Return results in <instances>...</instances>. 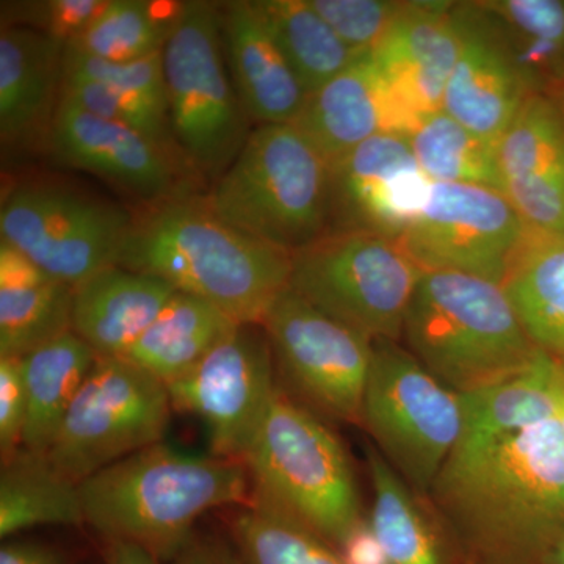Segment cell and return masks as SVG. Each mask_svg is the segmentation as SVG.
<instances>
[{"label":"cell","instance_id":"6da1fadb","mask_svg":"<svg viewBox=\"0 0 564 564\" xmlns=\"http://www.w3.org/2000/svg\"><path fill=\"white\" fill-rule=\"evenodd\" d=\"M434 507L478 555L518 564L564 536L560 419L499 440L459 444L430 489Z\"/></svg>","mask_w":564,"mask_h":564},{"label":"cell","instance_id":"7a4b0ae2","mask_svg":"<svg viewBox=\"0 0 564 564\" xmlns=\"http://www.w3.org/2000/svg\"><path fill=\"white\" fill-rule=\"evenodd\" d=\"M80 496L85 525L102 541L135 544L172 563L204 514L250 503L252 488L242 462L162 441L82 481Z\"/></svg>","mask_w":564,"mask_h":564},{"label":"cell","instance_id":"3957f363","mask_svg":"<svg viewBox=\"0 0 564 564\" xmlns=\"http://www.w3.org/2000/svg\"><path fill=\"white\" fill-rule=\"evenodd\" d=\"M118 265L206 300L240 325H262L289 288L292 254L218 218L204 199H169L133 220Z\"/></svg>","mask_w":564,"mask_h":564},{"label":"cell","instance_id":"277c9868","mask_svg":"<svg viewBox=\"0 0 564 564\" xmlns=\"http://www.w3.org/2000/svg\"><path fill=\"white\" fill-rule=\"evenodd\" d=\"M402 339L423 367L458 393L499 383L538 355L502 284L447 270L422 273Z\"/></svg>","mask_w":564,"mask_h":564},{"label":"cell","instance_id":"5b68a950","mask_svg":"<svg viewBox=\"0 0 564 564\" xmlns=\"http://www.w3.org/2000/svg\"><path fill=\"white\" fill-rule=\"evenodd\" d=\"M204 202L239 231L295 254L328 236L329 162L295 126H259Z\"/></svg>","mask_w":564,"mask_h":564},{"label":"cell","instance_id":"8992f818","mask_svg":"<svg viewBox=\"0 0 564 564\" xmlns=\"http://www.w3.org/2000/svg\"><path fill=\"white\" fill-rule=\"evenodd\" d=\"M252 497L336 549L362 521L350 459L317 415L278 389L243 458Z\"/></svg>","mask_w":564,"mask_h":564},{"label":"cell","instance_id":"52a82bcc","mask_svg":"<svg viewBox=\"0 0 564 564\" xmlns=\"http://www.w3.org/2000/svg\"><path fill=\"white\" fill-rule=\"evenodd\" d=\"M163 76L170 129L182 154L218 180L251 133L223 54L218 3L182 2L163 46Z\"/></svg>","mask_w":564,"mask_h":564},{"label":"cell","instance_id":"ba28073f","mask_svg":"<svg viewBox=\"0 0 564 564\" xmlns=\"http://www.w3.org/2000/svg\"><path fill=\"white\" fill-rule=\"evenodd\" d=\"M361 422L403 480L429 494L462 440L463 397L395 340H373Z\"/></svg>","mask_w":564,"mask_h":564},{"label":"cell","instance_id":"9c48e42d","mask_svg":"<svg viewBox=\"0 0 564 564\" xmlns=\"http://www.w3.org/2000/svg\"><path fill=\"white\" fill-rule=\"evenodd\" d=\"M422 273L399 242L337 232L292 254L289 288L370 339L399 343Z\"/></svg>","mask_w":564,"mask_h":564},{"label":"cell","instance_id":"30bf717a","mask_svg":"<svg viewBox=\"0 0 564 564\" xmlns=\"http://www.w3.org/2000/svg\"><path fill=\"white\" fill-rule=\"evenodd\" d=\"M173 406L169 389L135 364L98 358L47 448L76 484L162 443Z\"/></svg>","mask_w":564,"mask_h":564},{"label":"cell","instance_id":"8fae6325","mask_svg":"<svg viewBox=\"0 0 564 564\" xmlns=\"http://www.w3.org/2000/svg\"><path fill=\"white\" fill-rule=\"evenodd\" d=\"M132 221L113 204L47 184L17 188L0 210L3 242L74 289L118 265Z\"/></svg>","mask_w":564,"mask_h":564},{"label":"cell","instance_id":"7c38bea8","mask_svg":"<svg viewBox=\"0 0 564 564\" xmlns=\"http://www.w3.org/2000/svg\"><path fill=\"white\" fill-rule=\"evenodd\" d=\"M532 232L503 192L433 182L400 245L423 270H447L503 284Z\"/></svg>","mask_w":564,"mask_h":564},{"label":"cell","instance_id":"4fadbf2b","mask_svg":"<svg viewBox=\"0 0 564 564\" xmlns=\"http://www.w3.org/2000/svg\"><path fill=\"white\" fill-rule=\"evenodd\" d=\"M282 372L304 399L329 417L361 422L373 340L322 313L291 288L262 322Z\"/></svg>","mask_w":564,"mask_h":564},{"label":"cell","instance_id":"5bb4252c","mask_svg":"<svg viewBox=\"0 0 564 564\" xmlns=\"http://www.w3.org/2000/svg\"><path fill=\"white\" fill-rule=\"evenodd\" d=\"M273 350L258 325H239L191 372L166 384L173 410L198 419L210 454L242 462L272 404Z\"/></svg>","mask_w":564,"mask_h":564},{"label":"cell","instance_id":"9a60e30c","mask_svg":"<svg viewBox=\"0 0 564 564\" xmlns=\"http://www.w3.org/2000/svg\"><path fill=\"white\" fill-rule=\"evenodd\" d=\"M432 184L406 133H378L329 163L328 234H373L400 243Z\"/></svg>","mask_w":564,"mask_h":564},{"label":"cell","instance_id":"2e32d148","mask_svg":"<svg viewBox=\"0 0 564 564\" xmlns=\"http://www.w3.org/2000/svg\"><path fill=\"white\" fill-rule=\"evenodd\" d=\"M459 52L443 110L477 135L500 140L532 96L499 22L480 2H456Z\"/></svg>","mask_w":564,"mask_h":564},{"label":"cell","instance_id":"e0dca14e","mask_svg":"<svg viewBox=\"0 0 564 564\" xmlns=\"http://www.w3.org/2000/svg\"><path fill=\"white\" fill-rule=\"evenodd\" d=\"M55 158L150 202H169L176 169L165 141L62 98L50 137Z\"/></svg>","mask_w":564,"mask_h":564},{"label":"cell","instance_id":"ac0fdd59","mask_svg":"<svg viewBox=\"0 0 564 564\" xmlns=\"http://www.w3.org/2000/svg\"><path fill=\"white\" fill-rule=\"evenodd\" d=\"M502 192L530 232L564 236V113L532 95L497 141Z\"/></svg>","mask_w":564,"mask_h":564},{"label":"cell","instance_id":"d6986e66","mask_svg":"<svg viewBox=\"0 0 564 564\" xmlns=\"http://www.w3.org/2000/svg\"><path fill=\"white\" fill-rule=\"evenodd\" d=\"M419 120L375 55L364 54L307 96L293 126L332 163L378 133L408 135Z\"/></svg>","mask_w":564,"mask_h":564},{"label":"cell","instance_id":"ffe728a7","mask_svg":"<svg viewBox=\"0 0 564 564\" xmlns=\"http://www.w3.org/2000/svg\"><path fill=\"white\" fill-rule=\"evenodd\" d=\"M226 66L250 120L293 124L307 93L254 0L218 3Z\"/></svg>","mask_w":564,"mask_h":564},{"label":"cell","instance_id":"44dd1931","mask_svg":"<svg viewBox=\"0 0 564 564\" xmlns=\"http://www.w3.org/2000/svg\"><path fill=\"white\" fill-rule=\"evenodd\" d=\"M459 44L456 2L411 0L372 54L408 106L423 117L443 110Z\"/></svg>","mask_w":564,"mask_h":564},{"label":"cell","instance_id":"7402d4cb","mask_svg":"<svg viewBox=\"0 0 564 564\" xmlns=\"http://www.w3.org/2000/svg\"><path fill=\"white\" fill-rule=\"evenodd\" d=\"M66 44L25 25L0 33V135L25 147L50 141L62 99Z\"/></svg>","mask_w":564,"mask_h":564},{"label":"cell","instance_id":"603a6c76","mask_svg":"<svg viewBox=\"0 0 564 564\" xmlns=\"http://www.w3.org/2000/svg\"><path fill=\"white\" fill-rule=\"evenodd\" d=\"M176 292L161 278L109 267L74 289L73 333L98 358H124Z\"/></svg>","mask_w":564,"mask_h":564},{"label":"cell","instance_id":"cb8c5ba5","mask_svg":"<svg viewBox=\"0 0 564 564\" xmlns=\"http://www.w3.org/2000/svg\"><path fill=\"white\" fill-rule=\"evenodd\" d=\"M74 288L0 242V358L29 352L73 332Z\"/></svg>","mask_w":564,"mask_h":564},{"label":"cell","instance_id":"d4e9b609","mask_svg":"<svg viewBox=\"0 0 564 564\" xmlns=\"http://www.w3.org/2000/svg\"><path fill=\"white\" fill-rule=\"evenodd\" d=\"M564 367L538 350L525 369L477 392L462 393L464 432L459 444L510 436L560 419Z\"/></svg>","mask_w":564,"mask_h":564},{"label":"cell","instance_id":"484cf974","mask_svg":"<svg viewBox=\"0 0 564 564\" xmlns=\"http://www.w3.org/2000/svg\"><path fill=\"white\" fill-rule=\"evenodd\" d=\"M239 325L206 300L176 292L122 359L166 386L191 372Z\"/></svg>","mask_w":564,"mask_h":564},{"label":"cell","instance_id":"4316f807","mask_svg":"<svg viewBox=\"0 0 564 564\" xmlns=\"http://www.w3.org/2000/svg\"><path fill=\"white\" fill-rule=\"evenodd\" d=\"M502 285L533 347L564 367V236L532 232Z\"/></svg>","mask_w":564,"mask_h":564},{"label":"cell","instance_id":"83f0119b","mask_svg":"<svg viewBox=\"0 0 564 564\" xmlns=\"http://www.w3.org/2000/svg\"><path fill=\"white\" fill-rule=\"evenodd\" d=\"M85 525L80 485L44 454L21 448L0 473V536L36 527Z\"/></svg>","mask_w":564,"mask_h":564},{"label":"cell","instance_id":"f1b7e54d","mask_svg":"<svg viewBox=\"0 0 564 564\" xmlns=\"http://www.w3.org/2000/svg\"><path fill=\"white\" fill-rule=\"evenodd\" d=\"M21 361L29 400L22 448L46 454L98 355L70 332L29 352Z\"/></svg>","mask_w":564,"mask_h":564},{"label":"cell","instance_id":"f546056e","mask_svg":"<svg viewBox=\"0 0 564 564\" xmlns=\"http://www.w3.org/2000/svg\"><path fill=\"white\" fill-rule=\"evenodd\" d=\"M499 22L533 95L564 88V0H481Z\"/></svg>","mask_w":564,"mask_h":564},{"label":"cell","instance_id":"4dcf8cb0","mask_svg":"<svg viewBox=\"0 0 564 564\" xmlns=\"http://www.w3.org/2000/svg\"><path fill=\"white\" fill-rule=\"evenodd\" d=\"M367 464L373 486L369 524L391 564H447L440 538L413 488L380 452L369 448Z\"/></svg>","mask_w":564,"mask_h":564},{"label":"cell","instance_id":"1f68e13d","mask_svg":"<svg viewBox=\"0 0 564 564\" xmlns=\"http://www.w3.org/2000/svg\"><path fill=\"white\" fill-rule=\"evenodd\" d=\"M307 96L347 69L356 58L310 0H254Z\"/></svg>","mask_w":564,"mask_h":564},{"label":"cell","instance_id":"d6a6232c","mask_svg":"<svg viewBox=\"0 0 564 564\" xmlns=\"http://www.w3.org/2000/svg\"><path fill=\"white\" fill-rule=\"evenodd\" d=\"M408 139L430 181L502 192L497 143L477 135L444 110L423 115Z\"/></svg>","mask_w":564,"mask_h":564},{"label":"cell","instance_id":"836d02e7","mask_svg":"<svg viewBox=\"0 0 564 564\" xmlns=\"http://www.w3.org/2000/svg\"><path fill=\"white\" fill-rule=\"evenodd\" d=\"M182 3L109 0L79 39L66 46L104 62L141 61L163 51Z\"/></svg>","mask_w":564,"mask_h":564},{"label":"cell","instance_id":"e575fe53","mask_svg":"<svg viewBox=\"0 0 564 564\" xmlns=\"http://www.w3.org/2000/svg\"><path fill=\"white\" fill-rule=\"evenodd\" d=\"M232 540L240 564H345L321 534L254 497L234 519Z\"/></svg>","mask_w":564,"mask_h":564},{"label":"cell","instance_id":"d590c367","mask_svg":"<svg viewBox=\"0 0 564 564\" xmlns=\"http://www.w3.org/2000/svg\"><path fill=\"white\" fill-rule=\"evenodd\" d=\"M63 73L101 82L147 121L154 137L165 140L170 118L163 76V51L141 61L113 63L99 61L66 46Z\"/></svg>","mask_w":564,"mask_h":564},{"label":"cell","instance_id":"8d00e7d4","mask_svg":"<svg viewBox=\"0 0 564 564\" xmlns=\"http://www.w3.org/2000/svg\"><path fill=\"white\" fill-rule=\"evenodd\" d=\"M356 54H372L383 43L404 9L400 0H310Z\"/></svg>","mask_w":564,"mask_h":564},{"label":"cell","instance_id":"74e56055","mask_svg":"<svg viewBox=\"0 0 564 564\" xmlns=\"http://www.w3.org/2000/svg\"><path fill=\"white\" fill-rule=\"evenodd\" d=\"M29 400L21 358H0V454L2 462L22 448Z\"/></svg>","mask_w":564,"mask_h":564},{"label":"cell","instance_id":"f35d334b","mask_svg":"<svg viewBox=\"0 0 564 564\" xmlns=\"http://www.w3.org/2000/svg\"><path fill=\"white\" fill-rule=\"evenodd\" d=\"M109 0H51L32 3V29L69 44L87 31Z\"/></svg>","mask_w":564,"mask_h":564},{"label":"cell","instance_id":"ab89813d","mask_svg":"<svg viewBox=\"0 0 564 564\" xmlns=\"http://www.w3.org/2000/svg\"><path fill=\"white\" fill-rule=\"evenodd\" d=\"M345 564H391L369 522H359L337 547Z\"/></svg>","mask_w":564,"mask_h":564},{"label":"cell","instance_id":"60d3db41","mask_svg":"<svg viewBox=\"0 0 564 564\" xmlns=\"http://www.w3.org/2000/svg\"><path fill=\"white\" fill-rule=\"evenodd\" d=\"M0 564H66L61 551L35 541H10L0 549Z\"/></svg>","mask_w":564,"mask_h":564},{"label":"cell","instance_id":"b9f144b4","mask_svg":"<svg viewBox=\"0 0 564 564\" xmlns=\"http://www.w3.org/2000/svg\"><path fill=\"white\" fill-rule=\"evenodd\" d=\"M170 564H240L236 552L210 540L192 541Z\"/></svg>","mask_w":564,"mask_h":564},{"label":"cell","instance_id":"7bdbcfd3","mask_svg":"<svg viewBox=\"0 0 564 564\" xmlns=\"http://www.w3.org/2000/svg\"><path fill=\"white\" fill-rule=\"evenodd\" d=\"M106 564H161L150 552L124 541H104Z\"/></svg>","mask_w":564,"mask_h":564},{"label":"cell","instance_id":"ee69618b","mask_svg":"<svg viewBox=\"0 0 564 564\" xmlns=\"http://www.w3.org/2000/svg\"><path fill=\"white\" fill-rule=\"evenodd\" d=\"M545 558H547L551 564H564V536L560 538V540L552 545Z\"/></svg>","mask_w":564,"mask_h":564},{"label":"cell","instance_id":"f6af8a7d","mask_svg":"<svg viewBox=\"0 0 564 564\" xmlns=\"http://www.w3.org/2000/svg\"><path fill=\"white\" fill-rule=\"evenodd\" d=\"M551 98L555 99V102L558 104L560 109H562L564 113V88L562 91L555 93V95L551 96Z\"/></svg>","mask_w":564,"mask_h":564},{"label":"cell","instance_id":"bcb514c9","mask_svg":"<svg viewBox=\"0 0 564 564\" xmlns=\"http://www.w3.org/2000/svg\"><path fill=\"white\" fill-rule=\"evenodd\" d=\"M560 422H562L564 429V391L562 397V408H560Z\"/></svg>","mask_w":564,"mask_h":564}]
</instances>
